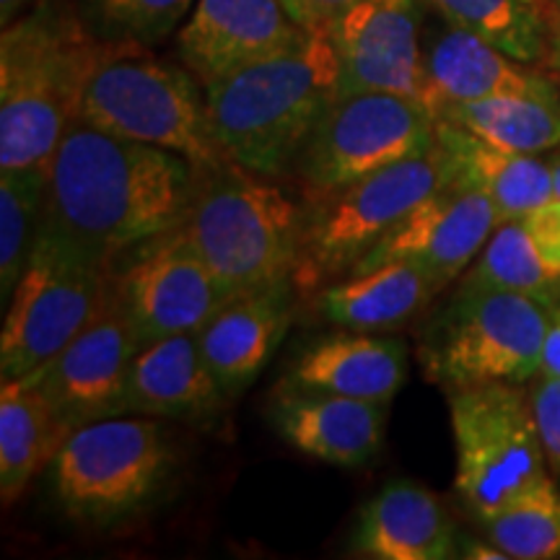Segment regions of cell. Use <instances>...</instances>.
I'll return each mask as SVG.
<instances>
[{"label":"cell","mask_w":560,"mask_h":560,"mask_svg":"<svg viewBox=\"0 0 560 560\" xmlns=\"http://www.w3.org/2000/svg\"><path fill=\"white\" fill-rule=\"evenodd\" d=\"M198 179L192 161L179 153L75 120L50 161L45 219L117 260L185 223Z\"/></svg>","instance_id":"6da1fadb"},{"label":"cell","mask_w":560,"mask_h":560,"mask_svg":"<svg viewBox=\"0 0 560 560\" xmlns=\"http://www.w3.org/2000/svg\"><path fill=\"white\" fill-rule=\"evenodd\" d=\"M112 42L60 0H42L0 37V170L50 164L81 117L86 86Z\"/></svg>","instance_id":"7a4b0ae2"},{"label":"cell","mask_w":560,"mask_h":560,"mask_svg":"<svg viewBox=\"0 0 560 560\" xmlns=\"http://www.w3.org/2000/svg\"><path fill=\"white\" fill-rule=\"evenodd\" d=\"M221 149L244 170L280 177L338 100V55L327 32H304L291 47L206 86Z\"/></svg>","instance_id":"3957f363"},{"label":"cell","mask_w":560,"mask_h":560,"mask_svg":"<svg viewBox=\"0 0 560 560\" xmlns=\"http://www.w3.org/2000/svg\"><path fill=\"white\" fill-rule=\"evenodd\" d=\"M304 213L268 177L229 164L200 174L185 229L234 296L289 283Z\"/></svg>","instance_id":"277c9868"},{"label":"cell","mask_w":560,"mask_h":560,"mask_svg":"<svg viewBox=\"0 0 560 560\" xmlns=\"http://www.w3.org/2000/svg\"><path fill=\"white\" fill-rule=\"evenodd\" d=\"M187 68L115 45L91 75L81 122L190 159L200 174L234 164L210 122L206 89Z\"/></svg>","instance_id":"5b68a950"},{"label":"cell","mask_w":560,"mask_h":560,"mask_svg":"<svg viewBox=\"0 0 560 560\" xmlns=\"http://www.w3.org/2000/svg\"><path fill=\"white\" fill-rule=\"evenodd\" d=\"M452 182L450 159L433 145L312 200L301 226L293 289L310 296L338 283L412 208Z\"/></svg>","instance_id":"8992f818"},{"label":"cell","mask_w":560,"mask_h":560,"mask_svg":"<svg viewBox=\"0 0 560 560\" xmlns=\"http://www.w3.org/2000/svg\"><path fill=\"white\" fill-rule=\"evenodd\" d=\"M112 283L115 260L45 219L3 319L0 382L21 380L60 353L100 312Z\"/></svg>","instance_id":"52a82bcc"},{"label":"cell","mask_w":560,"mask_h":560,"mask_svg":"<svg viewBox=\"0 0 560 560\" xmlns=\"http://www.w3.org/2000/svg\"><path fill=\"white\" fill-rule=\"evenodd\" d=\"M172 462L170 439L151 416L94 420L70 431L55 454V501L75 522H120L149 506Z\"/></svg>","instance_id":"ba28073f"},{"label":"cell","mask_w":560,"mask_h":560,"mask_svg":"<svg viewBox=\"0 0 560 560\" xmlns=\"http://www.w3.org/2000/svg\"><path fill=\"white\" fill-rule=\"evenodd\" d=\"M548 317L550 306L524 293L462 285L420 342L425 376L450 389L529 382L540 374Z\"/></svg>","instance_id":"9c48e42d"},{"label":"cell","mask_w":560,"mask_h":560,"mask_svg":"<svg viewBox=\"0 0 560 560\" xmlns=\"http://www.w3.org/2000/svg\"><path fill=\"white\" fill-rule=\"evenodd\" d=\"M450 418L457 450L454 488L480 522L550 478L532 397L520 384L450 389Z\"/></svg>","instance_id":"30bf717a"},{"label":"cell","mask_w":560,"mask_h":560,"mask_svg":"<svg viewBox=\"0 0 560 560\" xmlns=\"http://www.w3.org/2000/svg\"><path fill=\"white\" fill-rule=\"evenodd\" d=\"M436 145V115L416 96L363 91L338 96L293 166L317 200Z\"/></svg>","instance_id":"8fae6325"},{"label":"cell","mask_w":560,"mask_h":560,"mask_svg":"<svg viewBox=\"0 0 560 560\" xmlns=\"http://www.w3.org/2000/svg\"><path fill=\"white\" fill-rule=\"evenodd\" d=\"M115 283L136 327L140 348L172 335H198L234 299L185 223L136 247Z\"/></svg>","instance_id":"7c38bea8"},{"label":"cell","mask_w":560,"mask_h":560,"mask_svg":"<svg viewBox=\"0 0 560 560\" xmlns=\"http://www.w3.org/2000/svg\"><path fill=\"white\" fill-rule=\"evenodd\" d=\"M140 350L136 327L125 310L117 283L83 330L30 380L42 389L68 431L102 418L120 416L130 366Z\"/></svg>","instance_id":"4fadbf2b"},{"label":"cell","mask_w":560,"mask_h":560,"mask_svg":"<svg viewBox=\"0 0 560 560\" xmlns=\"http://www.w3.org/2000/svg\"><path fill=\"white\" fill-rule=\"evenodd\" d=\"M420 0H355L327 30L338 55V96L387 91L423 102Z\"/></svg>","instance_id":"5bb4252c"},{"label":"cell","mask_w":560,"mask_h":560,"mask_svg":"<svg viewBox=\"0 0 560 560\" xmlns=\"http://www.w3.org/2000/svg\"><path fill=\"white\" fill-rule=\"evenodd\" d=\"M495 229L499 213L488 195L452 182L412 208L348 276L408 260L429 270L446 289L470 268Z\"/></svg>","instance_id":"9a60e30c"},{"label":"cell","mask_w":560,"mask_h":560,"mask_svg":"<svg viewBox=\"0 0 560 560\" xmlns=\"http://www.w3.org/2000/svg\"><path fill=\"white\" fill-rule=\"evenodd\" d=\"M301 34L280 0H198L179 26L177 52L206 89L285 50Z\"/></svg>","instance_id":"2e32d148"},{"label":"cell","mask_w":560,"mask_h":560,"mask_svg":"<svg viewBox=\"0 0 560 560\" xmlns=\"http://www.w3.org/2000/svg\"><path fill=\"white\" fill-rule=\"evenodd\" d=\"M423 102L433 115L446 104L493 96L560 100L558 83L542 70L446 21L423 39Z\"/></svg>","instance_id":"e0dca14e"},{"label":"cell","mask_w":560,"mask_h":560,"mask_svg":"<svg viewBox=\"0 0 560 560\" xmlns=\"http://www.w3.org/2000/svg\"><path fill=\"white\" fill-rule=\"evenodd\" d=\"M270 418L293 450L335 467L369 465L387 433V405L291 384L272 395Z\"/></svg>","instance_id":"ac0fdd59"},{"label":"cell","mask_w":560,"mask_h":560,"mask_svg":"<svg viewBox=\"0 0 560 560\" xmlns=\"http://www.w3.org/2000/svg\"><path fill=\"white\" fill-rule=\"evenodd\" d=\"M293 322V283L234 296L198 332L202 359L215 382L236 397L268 366Z\"/></svg>","instance_id":"d6986e66"},{"label":"cell","mask_w":560,"mask_h":560,"mask_svg":"<svg viewBox=\"0 0 560 560\" xmlns=\"http://www.w3.org/2000/svg\"><path fill=\"white\" fill-rule=\"evenodd\" d=\"M226 392L202 359L198 335H172L138 350L125 382L120 416L185 418L215 416Z\"/></svg>","instance_id":"ffe728a7"},{"label":"cell","mask_w":560,"mask_h":560,"mask_svg":"<svg viewBox=\"0 0 560 560\" xmlns=\"http://www.w3.org/2000/svg\"><path fill=\"white\" fill-rule=\"evenodd\" d=\"M408 380V346L395 335L342 330L314 342L283 384L389 405Z\"/></svg>","instance_id":"44dd1931"},{"label":"cell","mask_w":560,"mask_h":560,"mask_svg":"<svg viewBox=\"0 0 560 560\" xmlns=\"http://www.w3.org/2000/svg\"><path fill=\"white\" fill-rule=\"evenodd\" d=\"M457 529L433 490L410 480L387 482L363 503L353 550L371 560H444L454 556Z\"/></svg>","instance_id":"7402d4cb"},{"label":"cell","mask_w":560,"mask_h":560,"mask_svg":"<svg viewBox=\"0 0 560 560\" xmlns=\"http://www.w3.org/2000/svg\"><path fill=\"white\" fill-rule=\"evenodd\" d=\"M436 145L450 159L457 185L488 195L499 213V226L522 221L552 198L550 164L537 153L495 149L446 120H436Z\"/></svg>","instance_id":"603a6c76"},{"label":"cell","mask_w":560,"mask_h":560,"mask_svg":"<svg viewBox=\"0 0 560 560\" xmlns=\"http://www.w3.org/2000/svg\"><path fill=\"white\" fill-rule=\"evenodd\" d=\"M441 291L429 270L400 260L327 285L319 291V310L342 330L382 332L408 325Z\"/></svg>","instance_id":"cb8c5ba5"},{"label":"cell","mask_w":560,"mask_h":560,"mask_svg":"<svg viewBox=\"0 0 560 560\" xmlns=\"http://www.w3.org/2000/svg\"><path fill=\"white\" fill-rule=\"evenodd\" d=\"M70 431L30 376L0 384V495L21 499L30 482L52 465Z\"/></svg>","instance_id":"d4e9b609"},{"label":"cell","mask_w":560,"mask_h":560,"mask_svg":"<svg viewBox=\"0 0 560 560\" xmlns=\"http://www.w3.org/2000/svg\"><path fill=\"white\" fill-rule=\"evenodd\" d=\"M441 21L540 66L556 55L558 0H420Z\"/></svg>","instance_id":"484cf974"},{"label":"cell","mask_w":560,"mask_h":560,"mask_svg":"<svg viewBox=\"0 0 560 560\" xmlns=\"http://www.w3.org/2000/svg\"><path fill=\"white\" fill-rule=\"evenodd\" d=\"M436 120L459 125L472 136L514 153H550L560 145V100L493 96V100L446 104Z\"/></svg>","instance_id":"4316f807"},{"label":"cell","mask_w":560,"mask_h":560,"mask_svg":"<svg viewBox=\"0 0 560 560\" xmlns=\"http://www.w3.org/2000/svg\"><path fill=\"white\" fill-rule=\"evenodd\" d=\"M47 195L50 164L0 170V296L5 306L45 226Z\"/></svg>","instance_id":"83f0119b"},{"label":"cell","mask_w":560,"mask_h":560,"mask_svg":"<svg viewBox=\"0 0 560 560\" xmlns=\"http://www.w3.org/2000/svg\"><path fill=\"white\" fill-rule=\"evenodd\" d=\"M462 285L524 293L552 306L558 299L560 272L540 255L524 223L509 221L493 231Z\"/></svg>","instance_id":"f1b7e54d"},{"label":"cell","mask_w":560,"mask_h":560,"mask_svg":"<svg viewBox=\"0 0 560 560\" xmlns=\"http://www.w3.org/2000/svg\"><path fill=\"white\" fill-rule=\"evenodd\" d=\"M490 545L516 560L560 558V493L552 478L482 520Z\"/></svg>","instance_id":"f546056e"},{"label":"cell","mask_w":560,"mask_h":560,"mask_svg":"<svg viewBox=\"0 0 560 560\" xmlns=\"http://www.w3.org/2000/svg\"><path fill=\"white\" fill-rule=\"evenodd\" d=\"M198 0H86L96 32L115 45L164 42L190 16Z\"/></svg>","instance_id":"4dcf8cb0"},{"label":"cell","mask_w":560,"mask_h":560,"mask_svg":"<svg viewBox=\"0 0 560 560\" xmlns=\"http://www.w3.org/2000/svg\"><path fill=\"white\" fill-rule=\"evenodd\" d=\"M529 397L545 457H548L552 470L560 472V380L540 376V382L532 387Z\"/></svg>","instance_id":"1f68e13d"},{"label":"cell","mask_w":560,"mask_h":560,"mask_svg":"<svg viewBox=\"0 0 560 560\" xmlns=\"http://www.w3.org/2000/svg\"><path fill=\"white\" fill-rule=\"evenodd\" d=\"M522 223L550 268L560 272V200L550 198L542 206L529 210Z\"/></svg>","instance_id":"d6a6232c"},{"label":"cell","mask_w":560,"mask_h":560,"mask_svg":"<svg viewBox=\"0 0 560 560\" xmlns=\"http://www.w3.org/2000/svg\"><path fill=\"white\" fill-rule=\"evenodd\" d=\"M355 0H280L293 24L304 32H327Z\"/></svg>","instance_id":"836d02e7"},{"label":"cell","mask_w":560,"mask_h":560,"mask_svg":"<svg viewBox=\"0 0 560 560\" xmlns=\"http://www.w3.org/2000/svg\"><path fill=\"white\" fill-rule=\"evenodd\" d=\"M540 376L560 380V306L556 304L550 306L548 330H545V340H542Z\"/></svg>","instance_id":"e575fe53"},{"label":"cell","mask_w":560,"mask_h":560,"mask_svg":"<svg viewBox=\"0 0 560 560\" xmlns=\"http://www.w3.org/2000/svg\"><path fill=\"white\" fill-rule=\"evenodd\" d=\"M37 3L39 0H0V24H13V21L30 13Z\"/></svg>","instance_id":"d590c367"},{"label":"cell","mask_w":560,"mask_h":560,"mask_svg":"<svg viewBox=\"0 0 560 560\" xmlns=\"http://www.w3.org/2000/svg\"><path fill=\"white\" fill-rule=\"evenodd\" d=\"M467 556H470V558H490V560H501V558H506V552L495 548V545H493V548H488V545H470V550H467Z\"/></svg>","instance_id":"8d00e7d4"},{"label":"cell","mask_w":560,"mask_h":560,"mask_svg":"<svg viewBox=\"0 0 560 560\" xmlns=\"http://www.w3.org/2000/svg\"><path fill=\"white\" fill-rule=\"evenodd\" d=\"M550 153H552V159L548 161V164H550V174H552V198L560 200V145Z\"/></svg>","instance_id":"74e56055"},{"label":"cell","mask_w":560,"mask_h":560,"mask_svg":"<svg viewBox=\"0 0 560 560\" xmlns=\"http://www.w3.org/2000/svg\"><path fill=\"white\" fill-rule=\"evenodd\" d=\"M556 58L560 62V0H558V26H556Z\"/></svg>","instance_id":"f35d334b"}]
</instances>
